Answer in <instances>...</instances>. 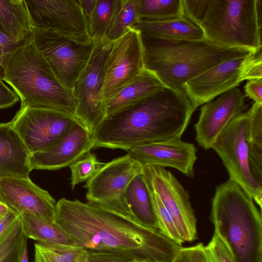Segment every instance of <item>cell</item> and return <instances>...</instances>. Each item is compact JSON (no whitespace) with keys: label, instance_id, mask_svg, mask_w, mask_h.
I'll list each match as a JSON object with an SVG mask.
<instances>
[{"label":"cell","instance_id":"29","mask_svg":"<svg viewBox=\"0 0 262 262\" xmlns=\"http://www.w3.org/2000/svg\"><path fill=\"white\" fill-rule=\"evenodd\" d=\"M87 257L80 247L34 244L33 262H85Z\"/></svg>","mask_w":262,"mask_h":262},{"label":"cell","instance_id":"39","mask_svg":"<svg viewBox=\"0 0 262 262\" xmlns=\"http://www.w3.org/2000/svg\"><path fill=\"white\" fill-rule=\"evenodd\" d=\"M246 97H248L254 102L262 104V78L248 80L245 86Z\"/></svg>","mask_w":262,"mask_h":262},{"label":"cell","instance_id":"4","mask_svg":"<svg viewBox=\"0 0 262 262\" xmlns=\"http://www.w3.org/2000/svg\"><path fill=\"white\" fill-rule=\"evenodd\" d=\"M184 16L221 46L261 50V0H183Z\"/></svg>","mask_w":262,"mask_h":262},{"label":"cell","instance_id":"17","mask_svg":"<svg viewBox=\"0 0 262 262\" xmlns=\"http://www.w3.org/2000/svg\"><path fill=\"white\" fill-rule=\"evenodd\" d=\"M0 202L18 215L30 214L55 222V200L30 178H0Z\"/></svg>","mask_w":262,"mask_h":262},{"label":"cell","instance_id":"37","mask_svg":"<svg viewBox=\"0 0 262 262\" xmlns=\"http://www.w3.org/2000/svg\"><path fill=\"white\" fill-rule=\"evenodd\" d=\"M18 216L9 209L0 220V248L6 241Z\"/></svg>","mask_w":262,"mask_h":262},{"label":"cell","instance_id":"24","mask_svg":"<svg viewBox=\"0 0 262 262\" xmlns=\"http://www.w3.org/2000/svg\"><path fill=\"white\" fill-rule=\"evenodd\" d=\"M24 232L27 238L44 244L77 246L74 240L56 222L34 215L20 214Z\"/></svg>","mask_w":262,"mask_h":262},{"label":"cell","instance_id":"2","mask_svg":"<svg viewBox=\"0 0 262 262\" xmlns=\"http://www.w3.org/2000/svg\"><path fill=\"white\" fill-rule=\"evenodd\" d=\"M195 110L184 91L165 88L105 118L92 134L94 148L127 151L181 138Z\"/></svg>","mask_w":262,"mask_h":262},{"label":"cell","instance_id":"9","mask_svg":"<svg viewBox=\"0 0 262 262\" xmlns=\"http://www.w3.org/2000/svg\"><path fill=\"white\" fill-rule=\"evenodd\" d=\"M248 111L233 119L212 145L227 170L229 179L237 183L262 207V185L253 177L250 167L248 134Z\"/></svg>","mask_w":262,"mask_h":262},{"label":"cell","instance_id":"16","mask_svg":"<svg viewBox=\"0 0 262 262\" xmlns=\"http://www.w3.org/2000/svg\"><path fill=\"white\" fill-rule=\"evenodd\" d=\"M245 97V94L236 87L201 107L199 119L194 125L195 140L200 146L206 150L211 148L231 121L248 108Z\"/></svg>","mask_w":262,"mask_h":262},{"label":"cell","instance_id":"11","mask_svg":"<svg viewBox=\"0 0 262 262\" xmlns=\"http://www.w3.org/2000/svg\"><path fill=\"white\" fill-rule=\"evenodd\" d=\"M31 37L56 79L72 93L78 76L90 57L94 41L81 43L55 32L36 28H33Z\"/></svg>","mask_w":262,"mask_h":262},{"label":"cell","instance_id":"41","mask_svg":"<svg viewBox=\"0 0 262 262\" xmlns=\"http://www.w3.org/2000/svg\"><path fill=\"white\" fill-rule=\"evenodd\" d=\"M20 262H29L28 255L27 242L25 244Z\"/></svg>","mask_w":262,"mask_h":262},{"label":"cell","instance_id":"42","mask_svg":"<svg viewBox=\"0 0 262 262\" xmlns=\"http://www.w3.org/2000/svg\"><path fill=\"white\" fill-rule=\"evenodd\" d=\"M20 259L19 260L15 261V262H20Z\"/></svg>","mask_w":262,"mask_h":262},{"label":"cell","instance_id":"23","mask_svg":"<svg viewBox=\"0 0 262 262\" xmlns=\"http://www.w3.org/2000/svg\"><path fill=\"white\" fill-rule=\"evenodd\" d=\"M0 26L17 42L31 35L33 26L25 0H0Z\"/></svg>","mask_w":262,"mask_h":262},{"label":"cell","instance_id":"21","mask_svg":"<svg viewBox=\"0 0 262 262\" xmlns=\"http://www.w3.org/2000/svg\"><path fill=\"white\" fill-rule=\"evenodd\" d=\"M165 88L154 74L144 68L104 101L105 118L139 103Z\"/></svg>","mask_w":262,"mask_h":262},{"label":"cell","instance_id":"27","mask_svg":"<svg viewBox=\"0 0 262 262\" xmlns=\"http://www.w3.org/2000/svg\"><path fill=\"white\" fill-rule=\"evenodd\" d=\"M140 20L160 21L185 16L183 0H138Z\"/></svg>","mask_w":262,"mask_h":262},{"label":"cell","instance_id":"7","mask_svg":"<svg viewBox=\"0 0 262 262\" xmlns=\"http://www.w3.org/2000/svg\"><path fill=\"white\" fill-rule=\"evenodd\" d=\"M262 78L261 50L223 62L186 82L184 91L195 108L237 87L246 80Z\"/></svg>","mask_w":262,"mask_h":262},{"label":"cell","instance_id":"12","mask_svg":"<svg viewBox=\"0 0 262 262\" xmlns=\"http://www.w3.org/2000/svg\"><path fill=\"white\" fill-rule=\"evenodd\" d=\"M142 174L148 190L157 196L171 217L182 243L194 241L196 220L188 192L164 167H142Z\"/></svg>","mask_w":262,"mask_h":262},{"label":"cell","instance_id":"33","mask_svg":"<svg viewBox=\"0 0 262 262\" xmlns=\"http://www.w3.org/2000/svg\"><path fill=\"white\" fill-rule=\"evenodd\" d=\"M25 40L15 42L0 26V79L4 80L12 57Z\"/></svg>","mask_w":262,"mask_h":262},{"label":"cell","instance_id":"19","mask_svg":"<svg viewBox=\"0 0 262 262\" xmlns=\"http://www.w3.org/2000/svg\"><path fill=\"white\" fill-rule=\"evenodd\" d=\"M94 148L92 134L76 122L69 132L49 148L31 155L32 169L56 170L69 166Z\"/></svg>","mask_w":262,"mask_h":262},{"label":"cell","instance_id":"28","mask_svg":"<svg viewBox=\"0 0 262 262\" xmlns=\"http://www.w3.org/2000/svg\"><path fill=\"white\" fill-rule=\"evenodd\" d=\"M122 0H96L87 26L92 40L104 38L115 15L119 11Z\"/></svg>","mask_w":262,"mask_h":262},{"label":"cell","instance_id":"8","mask_svg":"<svg viewBox=\"0 0 262 262\" xmlns=\"http://www.w3.org/2000/svg\"><path fill=\"white\" fill-rule=\"evenodd\" d=\"M93 41L94 46L90 57L72 92L75 104L74 116L92 134L105 118L102 89L106 61L113 43L105 38Z\"/></svg>","mask_w":262,"mask_h":262},{"label":"cell","instance_id":"35","mask_svg":"<svg viewBox=\"0 0 262 262\" xmlns=\"http://www.w3.org/2000/svg\"><path fill=\"white\" fill-rule=\"evenodd\" d=\"M171 262H208L205 246L199 243L194 246L181 248Z\"/></svg>","mask_w":262,"mask_h":262},{"label":"cell","instance_id":"5","mask_svg":"<svg viewBox=\"0 0 262 262\" xmlns=\"http://www.w3.org/2000/svg\"><path fill=\"white\" fill-rule=\"evenodd\" d=\"M211 219L235 262H262L261 211L237 183L229 179L216 187Z\"/></svg>","mask_w":262,"mask_h":262},{"label":"cell","instance_id":"14","mask_svg":"<svg viewBox=\"0 0 262 262\" xmlns=\"http://www.w3.org/2000/svg\"><path fill=\"white\" fill-rule=\"evenodd\" d=\"M33 28L55 32L78 42L93 41L79 0H25Z\"/></svg>","mask_w":262,"mask_h":262},{"label":"cell","instance_id":"18","mask_svg":"<svg viewBox=\"0 0 262 262\" xmlns=\"http://www.w3.org/2000/svg\"><path fill=\"white\" fill-rule=\"evenodd\" d=\"M126 151L142 167H169L188 177L194 176L196 149L193 144L184 142L181 138L141 145Z\"/></svg>","mask_w":262,"mask_h":262},{"label":"cell","instance_id":"40","mask_svg":"<svg viewBox=\"0 0 262 262\" xmlns=\"http://www.w3.org/2000/svg\"><path fill=\"white\" fill-rule=\"evenodd\" d=\"M86 24L93 12L96 0H79Z\"/></svg>","mask_w":262,"mask_h":262},{"label":"cell","instance_id":"20","mask_svg":"<svg viewBox=\"0 0 262 262\" xmlns=\"http://www.w3.org/2000/svg\"><path fill=\"white\" fill-rule=\"evenodd\" d=\"M31 155L11 122L0 123V178L29 179Z\"/></svg>","mask_w":262,"mask_h":262},{"label":"cell","instance_id":"36","mask_svg":"<svg viewBox=\"0 0 262 262\" xmlns=\"http://www.w3.org/2000/svg\"><path fill=\"white\" fill-rule=\"evenodd\" d=\"M85 262H137L132 257L121 253L87 251Z\"/></svg>","mask_w":262,"mask_h":262},{"label":"cell","instance_id":"3","mask_svg":"<svg viewBox=\"0 0 262 262\" xmlns=\"http://www.w3.org/2000/svg\"><path fill=\"white\" fill-rule=\"evenodd\" d=\"M140 36L145 69L154 74L166 88L180 91H184L186 82L209 69L256 52L221 46L205 38L173 40L141 33Z\"/></svg>","mask_w":262,"mask_h":262},{"label":"cell","instance_id":"26","mask_svg":"<svg viewBox=\"0 0 262 262\" xmlns=\"http://www.w3.org/2000/svg\"><path fill=\"white\" fill-rule=\"evenodd\" d=\"M248 112L250 167L255 179L262 185V104L254 102Z\"/></svg>","mask_w":262,"mask_h":262},{"label":"cell","instance_id":"10","mask_svg":"<svg viewBox=\"0 0 262 262\" xmlns=\"http://www.w3.org/2000/svg\"><path fill=\"white\" fill-rule=\"evenodd\" d=\"M142 168L128 154L104 163L84 186L88 202L135 219L126 200V190Z\"/></svg>","mask_w":262,"mask_h":262},{"label":"cell","instance_id":"30","mask_svg":"<svg viewBox=\"0 0 262 262\" xmlns=\"http://www.w3.org/2000/svg\"><path fill=\"white\" fill-rule=\"evenodd\" d=\"M138 0H122L121 6L114 16L104 38L113 42L140 21Z\"/></svg>","mask_w":262,"mask_h":262},{"label":"cell","instance_id":"6","mask_svg":"<svg viewBox=\"0 0 262 262\" xmlns=\"http://www.w3.org/2000/svg\"><path fill=\"white\" fill-rule=\"evenodd\" d=\"M4 81L18 95L21 107L57 110L74 116L72 93L56 79L31 35L12 57Z\"/></svg>","mask_w":262,"mask_h":262},{"label":"cell","instance_id":"25","mask_svg":"<svg viewBox=\"0 0 262 262\" xmlns=\"http://www.w3.org/2000/svg\"><path fill=\"white\" fill-rule=\"evenodd\" d=\"M126 200L134 217L142 224L157 228V223L149 191L141 173L130 182Z\"/></svg>","mask_w":262,"mask_h":262},{"label":"cell","instance_id":"32","mask_svg":"<svg viewBox=\"0 0 262 262\" xmlns=\"http://www.w3.org/2000/svg\"><path fill=\"white\" fill-rule=\"evenodd\" d=\"M149 192L156 215L158 229L168 238L181 246L183 243L171 217L157 196L150 191Z\"/></svg>","mask_w":262,"mask_h":262},{"label":"cell","instance_id":"34","mask_svg":"<svg viewBox=\"0 0 262 262\" xmlns=\"http://www.w3.org/2000/svg\"><path fill=\"white\" fill-rule=\"evenodd\" d=\"M205 250L208 262H235L226 245L215 232Z\"/></svg>","mask_w":262,"mask_h":262},{"label":"cell","instance_id":"1","mask_svg":"<svg viewBox=\"0 0 262 262\" xmlns=\"http://www.w3.org/2000/svg\"><path fill=\"white\" fill-rule=\"evenodd\" d=\"M55 222L77 246L123 253L137 262H171L181 248L157 228L89 202L60 199Z\"/></svg>","mask_w":262,"mask_h":262},{"label":"cell","instance_id":"22","mask_svg":"<svg viewBox=\"0 0 262 262\" xmlns=\"http://www.w3.org/2000/svg\"><path fill=\"white\" fill-rule=\"evenodd\" d=\"M131 28L141 33L173 40H200L205 38L202 29L184 16L160 21L140 20Z\"/></svg>","mask_w":262,"mask_h":262},{"label":"cell","instance_id":"38","mask_svg":"<svg viewBox=\"0 0 262 262\" xmlns=\"http://www.w3.org/2000/svg\"><path fill=\"white\" fill-rule=\"evenodd\" d=\"M0 79V110L10 107L19 100L18 95Z\"/></svg>","mask_w":262,"mask_h":262},{"label":"cell","instance_id":"31","mask_svg":"<svg viewBox=\"0 0 262 262\" xmlns=\"http://www.w3.org/2000/svg\"><path fill=\"white\" fill-rule=\"evenodd\" d=\"M104 163L100 162L95 154L89 151L70 166L72 189L79 183L89 180Z\"/></svg>","mask_w":262,"mask_h":262},{"label":"cell","instance_id":"13","mask_svg":"<svg viewBox=\"0 0 262 262\" xmlns=\"http://www.w3.org/2000/svg\"><path fill=\"white\" fill-rule=\"evenodd\" d=\"M77 121L74 115L66 112L28 107H20L11 121L31 154L55 144Z\"/></svg>","mask_w":262,"mask_h":262},{"label":"cell","instance_id":"15","mask_svg":"<svg viewBox=\"0 0 262 262\" xmlns=\"http://www.w3.org/2000/svg\"><path fill=\"white\" fill-rule=\"evenodd\" d=\"M140 33L129 28L113 41L105 68L102 96L105 101L144 69Z\"/></svg>","mask_w":262,"mask_h":262}]
</instances>
